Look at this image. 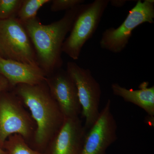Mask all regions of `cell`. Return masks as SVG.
I'll list each match as a JSON object with an SVG mask.
<instances>
[{"label":"cell","instance_id":"obj_1","mask_svg":"<svg viewBox=\"0 0 154 154\" xmlns=\"http://www.w3.org/2000/svg\"><path fill=\"white\" fill-rule=\"evenodd\" d=\"M82 5L66 11L61 19L49 25L42 24L36 17L23 24L33 45L38 66L46 75L61 69L63 44Z\"/></svg>","mask_w":154,"mask_h":154},{"label":"cell","instance_id":"obj_2","mask_svg":"<svg viewBox=\"0 0 154 154\" xmlns=\"http://www.w3.org/2000/svg\"><path fill=\"white\" fill-rule=\"evenodd\" d=\"M44 83L17 85V94L29 108L36 122L35 143L42 147L53 138L63 123L64 116Z\"/></svg>","mask_w":154,"mask_h":154},{"label":"cell","instance_id":"obj_3","mask_svg":"<svg viewBox=\"0 0 154 154\" xmlns=\"http://www.w3.org/2000/svg\"><path fill=\"white\" fill-rule=\"evenodd\" d=\"M109 4V0H95L82 5L69 35L64 41L62 52L74 60L79 59L83 46L95 33Z\"/></svg>","mask_w":154,"mask_h":154},{"label":"cell","instance_id":"obj_4","mask_svg":"<svg viewBox=\"0 0 154 154\" xmlns=\"http://www.w3.org/2000/svg\"><path fill=\"white\" fill-rule=\"evenodd\" d=\"M144 23H154V1L139 0L118 28L106 29L102 34L100 47L114 54L123 51L132 36L133 31Z\"/></svg>","mask_w":154,"mask_h":154},{"label":"cell","instance_id":"obj_5","mask_svg":"<svg viewBox=\"0 0 154 154\" xmlns=\"http://www.w3.org/2000/svg\"><path fill=\"white\" fill-rule=\"evenodd\" d=\"M0 56L39 66L30 37L17 17L0 20Z\"/></svg>","mask_w":154,"mask_h":154},{"label":"cell","instance_id":"obj_6","mask_svg":"<svg viewBox=\"0 0 154 154\" xmlns=\"http://www.w3.org/2000/svg\"><path fill=\"white\" fill-rule=\"evenodd\" d=\"M66 71L76 88L82 108L81 114L85 119L84 126L88 130L94 124L100 114L101 87L89 69L83 68L76 63L69 62Z\"/></svg>","mask_w":154,"mask_h":154},{"label":"cell","instance_id":"obj_7","mask_svg":"<svg viewBox=\"0 0 154 154\" xmlns=\"http://www.w3.org/2000/svg\"><path fill=\"white\" fill-rule=\"evenodd\" d=\"M107 100L94 124L86 132L81 154H106L117 139V125Z\"/></svg>","mask_w":154,"mask_h":154},{"label":"cell","instance_id":"obj_8","mask_svg":"<svg viewBox=\"0 0 154 154\" xmlns=\"http://www.w3.org/2000/svg\"><path fill=\"white\" fill-rule=\"evenodd\" d=\"M33 131L32 120L17 99L9 96L0 100V144L13 134L28 138Z\"/></svg>","mask_w":154,"mask_h":154},{"label":"cell","instance_id":"obj_9","mask_svg":"<svg viewBox=\"0 0 154 154\" xmlns=\"http://www.w3.org/2000/svg\"><path fill=\"white\" fill-rule=\"evenodd\" d=\"M46 82L64 118L79 117L82 108L76 88L66 71L61 69L57 70L49 78H47Z\"/></svg>","mask_w":154,"mask_h":154},{"label":"cell","instance_id":"obj_10","mask_svg":"<svg viewBox=\"0 0 154 154\" xmlns=\"http://www.w3.org/2000/svg\"><path fill=\"white\" fill-rule=\"evenodd\" d=\"M87 131L79 117L64 118L48 154H81Z\"/></svg>","mask_w":154,"mask_h":154},{"label":"cell","instance_id":"obj_11","mask_svg":"<svg viewBox=\"0 0 154 154\" xmlns=\"http://www.w3.org/2000/svg\"><path fill=\"white\" fill-rule=\"evenodd\" d=\"M0 73L12 86L19 85H36L46 82L47 77L43 70L17 61L0 56Z\"/></svg>","mask_w":154,"mask_h":154},{"label":"cell","instance_id":"obj_12","mask_svg":"<svg viewBox=\"0 0 154 154\" xmlns=\"http://www.w3.org/2000/svg\"><path fill=\"white\" fill-rule=\"evenodd\" d=\"M149 84L148 82H144L136 90L127 89L117 83L112 84L111 88L114 95L140 107L154 120V86L149 87Z\"/></svg>","mask_w":154,"mask_h":154},{"label":"cell","instance_id":"obj_13","mask_svg":"<svg viewBox=\"0 0 154 154\" xmlns=\"http://www.w3.org/2000/svg\"><path fill=\"white\" fill-rule=\"evenodd\" d=\"M3 145L7 154H48L31 148L22 136L15 134L10 136Z\"/></svg>","mask_w":154,"mask_h":154},{"label":"cell","instance_id":"obj_14","mask_svg":"<svg viewBox=\"0 0 154 154\" xmlns=\"http://www.w3.org/2000/svg\"><path fill=\"white\" fill-rule=\"evenodd\" d=\"M50 0H22L17 18L22 24L36 17L39 9Z\"/></svg>","mask_w":154,"mask_h":154},{"label":"cell","instance_id":"obj_15","mask_svg":"<svg viewBox=\"0 0 154 154\" xmlns=\"http://www.w3.org/2000/svg\"><path fill=\"white\" fill-rule=\"evenodd\" d=\"M22 0H0V20L17 17Z\"/></svg>","mask_w":154,"mask_h":154},{"label":"cell","instance_id":"obj_16","mask_svg":"<svg viewBox=\"0 0 154 154\" xmlns=\"http://www.w3.org/2000/svg\"><path fill=\"white\" fill-rule=\"evenodd\" d=\"M51 11L53 12L67 11L75 7L82 5L84 0H52L51 1Z\"/></svg>","mask_w":154,"mask_h":154},{"label":"cell","instance_id":"obj_17","mask_svg":"<svg viewBox=\"0 0 154 154\" xmlns=\"http://www.w3.org/2000/svg\"><path fill=\"white\" fill-rule=\"evenodd\" d=\"M128 1L126 0H111L109 1V3H110L111 6L116 8H121L125 5Z\"/></svg>","mask_w":154,"mask_h":154},{"label":"cell","instance_id":"obj_18","mask_svg":"<svg viewBox=\"0 0 154 154\" xmlns=\"http://www.w3.org/2000/svg\"><path fill=\"white\" fill-rule=\"evenodd\" d=\"M9 85L8 82L5 77L2 75L0 77V92L8 88Z\"/></svg>","mask_w":154,"mask_h":154},{"label":"cell","instance_id":"obj_19","mask_svg":"<svg viewBox=\"0 0 154 154\" xmlns=\"http://www.w3.org/2000/svg\"><path fill=\"white\" fill-rule=\"evenodd\" d=\"M0 154H7L6 151H5L2 149V148L1 144H0Z\"/></svg>","mask_w":154,"mask_h":154}]
</instances>
